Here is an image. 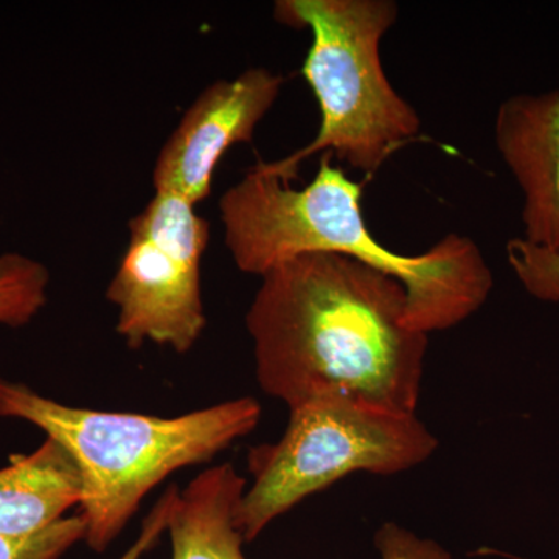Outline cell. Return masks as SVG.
<instances>
[{
  "label": "cell",
  "instance_id": "10",
  "mask_svg": "<svg viewBox=\"0 0 559 559\" xmlns=\"http://www.w3.org/2000/svg\"><path fill=\"white\" fill-rule=\"evenodd\" d=\"M246 487L234 465L223 463L179 491L167 527L171 559H246V540L235 522Z\"/></svg>",
  "mask_w": 559,
  "mask_h": 559
},
{
  "label": "cell",
  "instance_id": "6",
  "mask_svg": "<svg viewBox=\"0 0 559 559\" xmlns=\"http://www.w3.org/2000/svg\"><path fill=\"white\" fill-rule=\"evenodd\" d=\"M209 238L207 221L178 194L156 191L130 221V245L106 289L128 347L151 342L183 355L200 341L207 323L201 261Z\"/></svg>",
  "mask_w": 559,
  "mask_h": 559
},
{
  "label": "cell",
  "instance_id": "1",
  "mask_svg": "<svg viewBox=\"0 0 559 559\" xmlns=\"http://www.w3.org/2000/svg\"><path fill=\"white\" fill-rule=\"evenodd\" d=\"M261 278L246 326L266 395L289 409L344 395L415 414L429 341L406 325L399 280L330 252L301 253Z\"/></svg>",
  "mask_w": 559,
  "mask_h": 559
},
{
  "label": "cell",
  "instance_id": "2",
  "mask_svg": "<svg viewBox=\"0 0 559 559\" xmlns=\"http://www.w3.org/2000/svg\"><path fill=\"white\" fill-rule=\"evenodd\" d=\"M362 183L323 153L316 178L294 189L253 165L219 201L231 260L246 274L263 277L301 253L348 257L399 280L406 289V325L418 333L450 330L484 307L495 280L471 238L450 234L419 255H401L381 245L362 213Z\"/></svg>",
  "mask_w": 559,
  "mask_h": 559
},
{
  "label": "cell",
  "instance_id": "7",
  "mask_svg": "<svg viewBox=\"0 0 559 559\" xmlns=\"http://www.w3.org/2000/svg\"><path fill=\"white\" fill-rule=\"evenodd\" d=\"M283 84L278 73L252 68L202 91L160 150L153 171L157 193L178 194L193 205L204 201L224 154L238 143L252 142Z\"/></svg>",
  "mask_w": 559,
  "mask_h": 559
},
{
  "label": "cell",
  "instance_id": "4",
  "mask_svg": "<svg viewBox=\"0 0 559 559\" xmlns=\"http://www.w3.org/2000/svg\"><path fill=\"white\" fill-rule=\"evenodd\" d=\"M274 16L312 33L301 75L319 103L320 127L314 140L285 159L260 160L264 171L293 183L305 160L331 153L371 176L401 146L419 139L421 119L393 90L381 62V40L399 20L395 2L278 0Z\"/></svg>",
  "mask_w": 559,
  "mask_h": 559
},
{
  "label": "cell",
  "instance_id": "3",
  "mask_svg": "<svg viewBox=\"0 0 559 559\" xmlns=\"http://www.w3.org/2000/svg\"><path fill=\"white\" fill-rule=\"evenodd\" d=\"M0 418L38 426L72 455L83 480L84 540L105 551L151 489L249 436L259 426L261 406L241 396L179 417L81 409L0 378Z\"/></svg>",
  "mask_w": 559,
  "mask_h": 559
},
{
  "label": "cell",
  "instance_id": "5",
  "mask_svg": "<svg viewBox=\"0 0 559 559\" xmlns=\"http://www.w3.org/2000/svg\"><path fill=\"white\" fill-rule=\"evenodd\" d=\"M289 411L282 439L250 448L248 454L252 485L235 518L246 543L348 474L393 476L421 465L439 448L417 415L352 396H318Z\"/></svg>",
  "mask_w": 559,
  "mask_h": 559
},
{
  "label": "cell",
  "instance_id": "14",
  "mask_svg": "<svg viewBox=\"0 0 559 559\" xmlns=\"http://www.w3.org/2000/svg\"><path fill=\"white\" fill-rule=\"evenodd\" d=\"M381 559H452L450 551L432 539H423L411 530L388 522L374 535Z\"/></svg>",
  "mask_w": 559,
  "mask_h": 559
},
{
  "label": "cell",
  "instance_id": "9",
  "mask_svg": "<svg viewBox=\"0 0 559 559\" xmlns=\"http://www.w3.org/2000/svg\"><path fill=\"white\" fill-rule=\"evenodd\" d=\"M83 480L72 455L57 440L47 437L28 455H13L0 469V533L36 535L80 506Z\"/></svg>",
  "mask_w": 559,
  "mask_h": 559
},
{
  "label": "cell",
  "instance_id": "15",
  "mask_svg": "<svg viewBox=\"0 0 559 559\" xmlns=\"http://www.w3.org/2000/svg\"><path fill=\"white\" fill-rule=\"evenodd\" d=\"M178 495L179 488L176 485H173L162 495L156 506L150 511L148 516L143 521L139 538L134 540L130 549L117 559H142L146 551L153 549L157 539L167 532L168 521H170L173 507H175Z\"/></svg>",
  "mask_w": 559,
  "mask_h": 559
},
{
  "label": "cell",
  "instance_id": "13",
  "mask_svg": "<svg viewBox=\"0 0 559 559\" xmlns=\"http://www.w3.org/2000/svg\"><path fill=\"white\" fill-rule=\"evenodd\" d=\"M513 271L536 299L559 301V259L522 245L520 238L507 245Z\"/></svg>",
  "mask_w": 559,
  "mask_h": 559
},
{
  "label": "cell",
  "instance_id": "11",
  "mask_svg": "<svg viewBox=\"0 0 559 559\" xmlns=\"http://www.w3.org/2000/svg\"><path fill=\"white\" fill-rule=\"evenodd\" d=\"M50 275L38 261L5 253L0 257V323L22 326L47 304Z\"/></svg>",
  "mask_w": 559,
  "mask_h": 559
},
{
  "label": "cell",
  "instance_id": "8",
  "mask_svg": "<svg viewBox=\"0 0 559 559\" xmlns=\"http://www.w3.org/2000/svg\"><path fill=\"white\" fill-rule=\"evenodd\" d=\"M495 140L524 197L520 241L559 259V91L507 98Z\"/></svg>",
  "mask_w": 559,
  "mask_h": 559
},
{
  "label": "cell",
  "instance_id": "12",
  "mask_svg": "<svg viewBox=\"0 0 559 559\" xmlns=\"http://www.w3.org/2000/svg\"><path fill=\"white\" fill-rule=\"evenodd\" d=\"M84 535L86 524L81 514L62 518L49 528L24 538L0 533V559H60L70 547L84 540Z\"/></svg>",
  "mask_w": 559,
  "mask_h": 559
}]
</instances>
